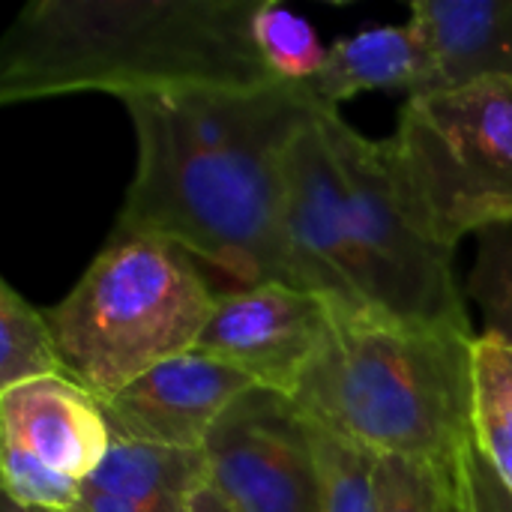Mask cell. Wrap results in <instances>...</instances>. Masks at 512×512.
<instances>
[{"instance_id":"obj_1","label":"cell","mask_w":512,"mask_h":512,"mask_svg":"<svg viewBox=\"0 0 512 512\" xmlns=\"http://www.w3.org/2000/svg\"><path fill=\"white\" fill-rule=\"evenodd\" d=\"M120 102L138 159L114 234L171 240L240 288H300L282 219V156L318 108L309 87H174Z\"/></svg>"},{"instance_id":"obj_2","label":"cell","mask_w":512,"mask_h":512,"mask_svg":"<svg viewBox=\"0 0 512 512\" xmlns=\"http://www.w3.org/2000/svg\"><path fill=\"white\" fill-rule=\"evenodd\" d=\"M264 0H33L0 42V105L72 93L276 84L252 42Z\"/></svg>"},{"instance_id":"obj_3","label":"cell","mask_w":512,"mask_h":512,"mask_svg":"<svg viewBox=\"0 0 512 512\" xmlns=\"http://www.w3.org/2000/svg\"><path fill=\"white\" fill-rule=\"evenodd\" d=\"M477 339L333 303L294 402L318 429L378 459L453 465L474 441Z\"/></svg>"},{"instance_id":"obj_4","label":"cell","mask_w":512,"mask_h":512,"mask_svg":"<svg viewBox=\"0 0 512 512\" xmlns=\"http://www.w3.org/2000/svg\"><path fill=\"white\" fill-rule=\"evenodd\" d=\"M183 246L111 234L48 321L72 381L111 399L153 366L189 354L219 291Z\"/></svg>"},{"instance_id":"obj_5","label":"cell","mask_w":512,"mask_h":512,"mask_svg":"<svg viewBox=\"0 0 512 512\" xmlns=\"http://www.w3.org/2000/svg\"><path fill=\"white\" fill-rule=\"evenodd\" d=\"M420 231L453 249L512 225V75L408 96L387 141Z\"/></svg>"},{"instance_id":"obj_6","label":"cell","mask_w":512,"mask_h":512,"mask_svg":"<svg viewBox=\"0 0 512 512\" xmlns=\"http://www.w3.org/2000/svg\"><path fill=\"white\" fill-rule=\"evenodd\" d=\"M318 114L345 177L369 309L405 324L477 336L456 282V252L432 243L414 222L387 141L357 132L339 108L318 105Z\"/></svg>"},{"instance_id":"obj_7","label":"cell","mask_w":512,"mask_h":512,"mask_svg":"<svg viewBox=\"0 0 512 512\" xmlns=\"http://www.w3.org/2000/svg\"><path fill=\"white\" fill-rule=\"evenodd\" d=\"M207 489L231 512H324L318 429L282 393L252 387L204 441Z\"/></svg>"},{"instance_id":"obj_8","label":"cell","mask_w":512,"mask_h":512,"mask_svg":"<svg viewBox=\"0 0 512 512\" xmlns=\"http://www.w3.org/2000/svg\"><path fill=\"white\" fill-rule=\"evenodd\" d=\"M333 318V300L285 282L222 291L195 348L255 387L294 399L318 357Z\"/></svg>"},{"instance_id":"obj_9","label":"cell","mask_w":512,"mask_h":512,"mask_svg":"<svg viewBox=\"0 0 512 512\" xmlns=\"http://www.w3.org/2000/svg\"><path fill=\"white\" fill-rule=\"evenodd\" d=\"M285 237L300 288L336 306L369 309L354 252L348 192L318 108L303 120L282 156Z\"/></svg>"},{"instance_id":"obj_10","label":"cell","mask_w":512,"mask_h":512,"mask_svg":"<svg viewBox=\"0 0 512 512\" xmlns=\"http://www.w3.org/2000/svg\"><path fill=\"white\" fill-rule=\"evenodd\" d=\"M252 387L237 369L189 351L153 366L111 399H99V408L117 441L201 450L225 411Z\"/></svg>"},{"instance_id":"obj_11","label":"cell","mask_w":512,"mask_h":512,"mask_svg":"<svg viewBox=\"0 0 512 512\" xmlns=\"http://www.w3.org/2000/svg\"><path fill=\"white\" fill-rule=\"evenodd\" d=\"M0 438L75 483H87L111 447L99 399L66 375L3 390Z\"/></svg>"},{"instance_id":"obj_12","label":"cell","mask_w":512,"mask_h":512,"mask_svg":"<svg viewBox=\"0 0 512 512\" xmlns=\"http://www.w3.org/2000/svg\"><path fill=\"white\" fill-rule=\"evenodd\" d=\"M426 78L411 96L512 75V0H414Z\"/></svg>"},{"instance_id":"obj_13","label":"cell","mask_w":512,"mask_h":512,"mask_svg":"<svg viewBox=\"0 0 512 512\" xmlns=\"http://www.w3.org/2000/svg\"><path fill=\"white\" fill-rule=\"evenodd\" d=\"M426 78V51L408 24H384L351 33L330 45L327 63L306 87L315 105L339 108V102L366 90L414 93Z\"/></svg>"},{"instance_id":"obj_14","label":"cell","mask_w":512,"mask_h":512,"mask_svg":"<svg viewBox=\"0 0 512 512\" xmlns=\"http://www.w3.org/2000/svg\"><path fill=\"white\" fill-rule=\"evenodd\" d=\"M153 512H192V501L207 489V456L156 444L111 438L108 456L84 483Z\"/></svg>"},{"instance_id":"obj_15","label":"cell","mask_w":512,"mask_h":512,"mask_svg":"<svg viewBox=\"0 0 512 512\" xmlns=\"http://www.w3.org/2000/svg\"><path fill=\"white\" fill-rule=\"evenodd\" d=\"M66 375L48 312L0 282V393L27 381Z\"/></svg>"},{"instance_id":"obj_16","label":"cell","mask_w":512,"mask_h":512,"mask_svg":"<svg viewBox=\"0 0 512 512\" xmlns=\"http://www.w3.org/2000/svg\"><path fill=\"white\" fill-rule=\"evenodd\" d=\"M474 381V444L512 492V348L480 333Z\"/></svg>"},{"instance_id":"obj_17","label":"cell","mask_w":512,"mask_h":512,"mask_svg":"<svg viewBox=\"0 0 512 512\" xmlns=\"http://www.w3.org/2000/svg\"><path fill=\"white\" fill-rule=\"evenodd\" d=\"M252 42L276 84H309L327 63L330 45H324L315 27L276 0H264L252 21Z\"/></svg>"},{"instance_id":"obj_18","label":"cell","mask_w":512,"mask_h":512,"mask_svg":"<svg viewBox=\"0 0 512 512\" xmlns=\"http://www.w3.org/2000/svg\"><path fill=\"white\" fill-rule=\"evenodd\" d=\"M453 465L381 456L372 512H459Z\"/></svg>"},{"instance_id":"obj_19","label":"cell","mask_w":512,"mask_h":512,"mask_svg":"<svg viewBox=\"0 0 512 512\" xmlns=\"http://www.w3.org/2000/svg\"><path fill=\"white\" fill-rule=\"evenodd\" d=\"M465 294L483 312V336L512 348V225L477 237Z\"/></svg>"},{"instance_id":"obj_20","label":"cell","mask_w":512,"mask_h":512,"mask_svg":"<svg viewBox=\"0 0 512 512\" xmlns=\"http://www.w3.org/2000/svg\"><path fill=\"white\" fill-rule=\"evenodd\" d=\"M318 456L324 471V512H372L378 456L324 429H318Z\"/></svg>"},{"instance_id":"obj_21","label":"cell","mask_w":512,"mask_h":512,"mask_svg":"<svg viewBox=\"0 0 512 512\" xmlns=\"http://www.w3.org/2000/svg\"><path fill=\"white\" fill-rule=\"evenodd\" d=\"M0 468H3V498L18 507L72 512L81 498L84 483L57 474L42 459L30 456L27 450L3 438H0Z\"/></svg>"},{"instance_id":"obj_22","label":"cell","mask_w":512,"mask_h":512,"mask_svg":"<svg viewBox=\"0 0 512 512\" xmlns=\"http://www.w3.org/2000/svg\"><path fill=\"white\" fill-rule=\"evenodd\" d=\"M453 471L459 512H512V492L474 441L456 456Z\"/></svg>"},{"instance_id":"obj_23","label":"cell","mask_w":512,"mask_h":512,"mask_svg":"<svg viewBox=\"0 0 512 512\" xmlns=\"http://www.w3.org/2000/svg\"><path fill=\"white\" fill-rule=\"evenodd\" d=\"M72 512H153L144 510V507H135L129 501H120L114 495H105V492H96L90 486H81V498L78 504L72 507Z\"/></svg>"},{"instance_id":"obj_24","label":"cell","mask_w":512,"mask_h":512,"mask_svg":"<svg viewBox=\"0 0 512 512\" xmlns=\"http://www.w3.org/2000/svg\"><path fill=\"white\" fill-rule=\"evenodd\" d=\"M192 512H231V510L225 507V501H222L216 492L204 489V492L192 501Z\"/></svg>"},{"instance_id":"obj_25","label":"cell","mask_w":512,"mask_h":512,"mask_svg":"<svg viewBox=\"0 0 512 512\" xmlns=\"http://www.w3.org/2000/svg\"><path fill=\"white\" fill-rule=\"evenodd\" d=\"M0 512H54V510H27V507H18V504H12V501H6V498H3V510Z\"/></svg>"}]
</instances>
